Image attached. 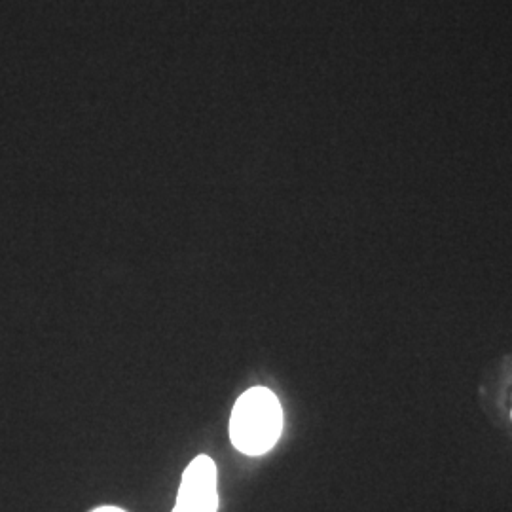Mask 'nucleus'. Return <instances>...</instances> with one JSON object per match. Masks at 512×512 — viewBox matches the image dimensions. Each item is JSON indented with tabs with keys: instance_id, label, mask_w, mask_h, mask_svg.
Returning a JSON list of instances; mask_svg holds the SVG:
<instances>
[{
	"instance_id": "7ed1b4c3",
	"label": "nucleus",
	"mask_w": 512,
	"mask_h": 512,
	"mask_svg": "<svg viewBox=\"0 0 512 512\" xmlns=\"http://www.w3.org/2000/svg\"><path fill=\"white\" fill-rule=\"evenodd\" d=\"M92 512H126L122 511V509H118V507H99V509H95Z\"/></svg>"
},
{
	"instance_id": "f03ea898",
	"label": "nucleus",
	"mask_w": 512,
	"mask_h": 512,
	"mask_svg": "<svg viewBox=\"0 0 512 512\" xmlns=\"http://www.w3.org/2000/svg\"><path fill=\"white\" fill-rule=\"evenodd\" d=\"M217 465L207 456H198L186 471L173 512H217Z\"/></svg>"
},
{
	"instance_id": "f257e3e1",
	"label": "nucleus",
	"mask_w": 512,
	"mask_h": 512,
	"mask_svg": "<svg viewBox=\"0 0 512 512\" xmlns=\"http://www.w3.org/2000/svg\"><path fill=\"white\" fill-rule=\"evenodd\" d=\"M283 431V410L274 393L253 387L238 399L230 418V439L245 456L270 452Z\"/></svg>"
}]
</instances>
